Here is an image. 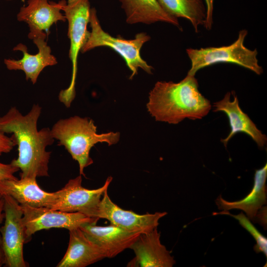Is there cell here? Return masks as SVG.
Here are the masks:
<instances>
[{
    "label": "cell",
    "instance_id": "9",
    "mask_svg": "<svg viewBox=\"0 0 267 267\" xmlns=\"http://www.w3.org/2000/svg\"><path fill=\"white\" fill-rule=\"evenodd\" d=\"M109 177L100 187L89 189L82 185V175L70 179L61 189L55 192V200L50 209L65 212H79L94 217L98 204L104 191L112 180Z\"/></svg>",
    "mask_w": 267,
    "mask_h": 267
},
{
    "label": "cell",
    "instance_id": "22",
    "mask_svg": "<svg viewBox=\"0 0 267 267\" xmlns=\"http://www.w3.org/2000/svg\"><path fill=\"white\" fill-rule=\"evenodd\" d=\"M19 169L11 164H4L0 162V181L4 180H16L18 178L14 174Z\"/></svg>",
    "mask_w": 267,
    "mask_h": 267
},
{
    "label": "cell",
    "instance_id": "16",
    "mask_svg": "<svg viewBox=\"0 0 267 267\" xmlns=\"http://www.w3.org/2000/svg\"><path fill=\"white\" fill-rule=\"evenodd\" d=\"M5 195L11 196L21 205L36 208H50L56 198L55 192L44 190L36 178H30L0 181V196Z\"/></svg>",
    "mask_w": 267,
    "mask_h": 267
},
{
    "label": "cell",
    "instance_id": "23",
    "mask_svg": "<svg viewBox=\"0 0 267 267\" xmlns=\"http://www.w3.org/2000/svg\"><path fill=\"white\" fill-rule=\"evenodd\" d=\"M15 145L12 138L6 135L0 129V155L10 152Z\"/></svg>",
    "mask_w": 267,
    "mask_h": 267
},
{
    "label": "cell",
    "instance_id": "21",
    "mask_svg": "<svg viewBox=\"0 0 267 267\" xmlns=\"http://www.w3.org/2000/svg\"><path fill=\"white\" fill-rule=\"evenodd\" d=\"M227 215L231 216L238 220L240 224L253 236L256 241V245L254 247V250L257 253L263 252L267 256V239L252 224L248 219L243 214L233 215L228 211H222L219 213H214L213 215Z\"/></svg>",
    "mask_w": 267,
    "mask_h": 267
},
{
    "label": "cell",
    "instance_id": "27",
    "mask_svg": "<svg viewBox=\"0 0 267 267\" xmlns=\"http://www.w3.org/2000/svg\"></svg>",
    "mask_w": 267,
    "mask_h": 267
},
{
    "label": "cell",
    "instance_id": "17",
    "mask_svg": "<svg viewBox=\"0 0 267 267\" xmlns=\"http://www.w3.org/2000/svg\"><path fill=\"white\" fill-rule=\"evenodd\" d=\"M69 232L67 250L57 267H85L105 258L100 249L79 227Z\"/></svg>",
    "mask_w": 267,
    "mask_h": 267
},
{
    "label": "cell",
    "instance_id": "7",
    "mask_svg": "<svg viewBox=\"0 0 267 267\" xmlns=\"http://www.w3.org/2000/svg\"><path fill=\"white\" fill-rule=\"evenodd\" d=\"M2 197L4 200L5 220L3 225L0 227V232L4 266L28 267L23 256L26 236L22 207L10 196L5 195Z\"/></svg>",
    "mask_w": 267,
    "mask_h": 267
},
{
    "label": "cell",
    "instance_id": "4",
    "mask_svg": "<svg viewBox=\"0 0 267 267\" xmlns=\"http://www.w3.org/2000/svg\"><path fill=\"white\" fill-rule=\"evenodd\" d=\"M89 24L91 31L81 50V53H84L97 47H108L124 59L132 72L130 79L137 74L139 69L149 74H152L153 68L142 59L140 53L143 45L150 40V37L146 33H137L134 39L130 40L120 36L113 37L102 28L95 8H91Z\"/></svg>",
    "mask_w": 267,
    "mask_h": 267
},
{
    "label": "cell",
    "instance_id": "3",
    "mask_svg": "<svg viewBox=\"0 0 267 267\" xmlns=\"http://www.w3.org/2000/svg\"><path fill=\"white\" fill-rule=\"evenodd\" d=\"M53 138L59 141L58 145L64 146L72 158L78 162L80 175L86 177L84 170L93 163L90 150L98 142L108 145L117 143L119 133H97V127L90 119L75 116L56 122L50 129Z\"/></svg>",
    "mask_w": 267,
    "mask_h": 267
},
{
    "label": "cell",
    "instance_id": "19",
    "mask_svg": "<svg viewBox=\"0 0 267 267\" xmlns=\"http://www.w3.org/2000/svg\"><path fill=\"white\" fill-rule=\"evenodd\" d=\"M130 24L162 22L180 28L178 19L167 13L158 0H119Z\"/></svg>",
    "mask_w": 267,
    "mask_h": 267
},
{
    "label": "cell",
    "instance_id": "13",
    "mask_svg": "<svg viewBox=\"0 0 267 267\" xmlns=\"http://www.w3.org/2000/svg\"><path fill=\"white\" fill-rule=\"evenodd\" d=\"M135 257L127 267H172L176 263L170 252L160 241V233L157 228L140 234L130 248Z\"/></svg>",
    "mask_w": 267,
    "mask_h": 267
},
{
    "label": "cell",
    "instance_id": "18",
    "mask_svg": "<svg viewBox=\"0 0 267 267\" xmlns=\"http://www.w3.org/2000/svg\"><path fill=\"white\" fill-rule=\"evenodd\" d=\"M267 165L256 170L254 176V184L250 192L243 199L234 202L223 199L220 195L216 200L219 210L228 211L232 209L241 210L248 218L253 222L257 221L262 206L267 204Z\"/></svg>",
    "mask_w": 267,
    "mask_h": 267
},
{
    "label": "cell",
    "instance_id": "5",
    "mask_svg": "<svg viewBox=\"0 0 267 267\" xmlns=\"http://www.w3.org/2000/svg\"><path fill=\"white\" fill-rule=\"evenodd\" d=\"M247 34L246 30H240L237 39L228 45L186 49L191 61V67L187 74L195 76L200 69L216 63H231L261 75L263 69L258 63L257 49H249L244 44Z\"/></svg>",
    "mask_w": 267,
    "mask_h": 267
},
{
    "label": "cell",
    "instance_id": "24",
    "mask_svg": "<svg viewBox=\"0 0 267 267\" xmlns=\"http://www.w3.org/2000/svg\"><path fill=\"white\" fill-rule=\"evenodd\" d=\"M206 6V18L204 27L210 30L213 24V3L214 0H205Z\"/></svg>",
    "mask_w": 267,
    "mask_h": 267
},
{
    "label": "cell",
    "instance_id": "15",
    "mask_svg": "<svg viewBox=\"0 0 267 267\" xmlns=\"http://www.w3.org/2000/svg\"><path fill=\"white\" fill-rule=\"evenodd\" d=\"M214 111H222L227 115L230 132L226 137L221 139L225 146L236 134L244 133L249 135L260 147L267 143V136L259 130L250 117L240 108L239 101L234 91L227 92L223 98L214 103Z\"/></svg>",
    "mask_w": 267,
    "mask_h": 267
},
{
    "label": "cell",
    "instance_id": "8",
    "mask_svg": "<svg viewBox=\"0 0 267 267\" xmlns=\"http://www.w3.org/2000/svg\"><path fill=\"white\" fill-rule=\"evenodd\" d=\"M21 206L26 243L30 241L33 234L41 230L63 228L70 230L86 223H96L99 219L79 212H65L46 207Z\"/></svg>",
    "mask_w": 267,
    "mask_h": 267
},
{
    "label": "cell",
    "instance_id": "25",
    "mask_svg": "<svg viewBox=\"0 0 267 267\" xmlns=\"http://www.w3.org/2000/svg\"><path fill=\"white\" fill-rule=\"evenodd\" d=\"M4 200L2 197L0 199V225L4 219V213L3 212ZM4 265V256L1 248V239L0 238V267Z\"/></svg>",
    "mask_w": 267,
    "mask_h": 267
},
{
    "label": "cell",
    "instance_id": "10",
    "mask_svg": "<svg viewBox=\"0 0 267 267\" xmlns=\"http://www.w3.org/2000/svg\"><path fill=\"white\" fill-rule=\"evenodd\" d=\"M167 214L166 212H156L140 215L122 209L111 200L107 189L98 204L94 217L106 219L111 224L126 231L142 234L157 228L159 220Z\"/></svg>",
    "mask_w": 267,
    "mask_h": 267
},
{
    "label": "cell",
    "instance_id": "11",
    "mask_svg": "<svg viewBox=\"0 0 267 267\" xmlns=\"http://www.w3.org/2000/svg\"><path fill=\"white\" fill-rule=\"evenodd\" d=\"M46 37L44 32L28 35V38L33 41L38 47V52L34 55L29 54L26 45L19 44L13 48V50L21 51L23 54L22 58L19 60L5 59L4 63L6 68L10 70L23 71L26 80H30L35 84L45 67L57 63L56 57L51 54V48L45 41Z\"/></svg>",
    "mask_w": 267,
    "mask_h": 267
},
{
    "label": "cell",
    "instance_id": "14",
    "mask_svg": "<svg viewBox=\"0 0 267 267\" xmlns=\"http://www.w3.org/2000/svg\"><path fill=\"white\" fill-rule=\"evenodd\" d=\"M66 2L65 0L58 2L48 0H28L27 4L20 8L17 19L28 24L29 34L44 32L47 36L53 24L66 21L61 12Z\"/></svg>",
    "mask_w": 267,
    "mask_h": 267
},
{
    "label": "cell",
    "instance_id": "6",
    "mask_svg": "<svg viewBox=\"0 0 267 267\" xmlns=\"http://www.w3.org/2000/svg\"><path fill=\"white\" fill-rule=\"evenodd\" d=\"M90 9L89 0H68L62 9L68 24V36L70 41L69 57L72 63V71L69 87L60 91L58 98L67 107L70 106L76 95L78 58L89 35L87 27Z\"/></svg>",
    "mask_w": 267,
    "mask_h": 267
},
{
    "label": "cell",
    "instance_id": "2",
    "mask_svg": "<svg viewBox=\"0 0 267 267\" xmlns=\"http://www.w3.org/2000/svg\"><path fill=\"white\" fill-rule=\"evenodd\" d=\"M146 107L156 121L177 124L186 118H203L212 105L199 91L195 76L187 74L178 83L157 82L149 93Z\"/></svg>",
    "mask_w": 267,
    "mask_h": 267
},
{
    "label": "cell",
    "instance_id": "1",
    "mask_svg": "<svg viewBox=\"0 0 267 267\" xmlns=\"http://www.w3.org/2000/svg\"><path fill=\"white\" fill-rule=\"evenodd\" d=\"M42 108L33 105L25 115L15 107H11L0 117V129L11 136L18 146V156L10 164L21 171L20 178L48 176V163L51 152L46 147L54 141L51 130L37 128Z\"/></svg>",
    "mask_w": 267,
    "mask_h": 267
},
{
    "label": "cell",
    "instance_id": "12",
    "mask_svg": "<svg viewBox=\"0 0 267 267\" xmlns=\"http://www.w3.org/2000/svg\"><path fill=\"white\" fill-rule=\"evenodd\" d=\"M79 228L108 258H114L130 249L140 234L126 231L111 224L101 226L96 225V223H86Z\"/></svg>",
    "mask_w": 267,
    "mask_h": 267
},
{
    "label": "cell",
    "instance_id": "26",
    "mask_svg": "<svg viewBox=\"0 0 267 267\" xmlns=\"http://www.w3.org/2000/svg\"><path fill=\"white\" fill-rule=\"evenodd\" d=\"M1 196H0V199H1Z\"/></svg>",
    "mask_w": 267,
    "mask_h": 267
},
{
    "label": "cell",
    "instance_id": "20",
    "mask_svg": "<svg viewBox=\"0 0 267 267\" xmlns=\"http://www.w3.org/2000/svg\"><path fill=\"white\" fill-rule=\"evenodd\" d=\"M163 9L178 19L183 18L191 23L197 33L200 26H204L206 6L203 0H158Z\"/></svg>",
    "mask_w": 267,
    "mask_h": 267
}]
</instances>
